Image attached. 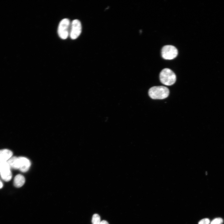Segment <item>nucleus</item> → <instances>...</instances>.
I'll return each mask as SVG.
<instances>
[{
	"mask_svg": "<svg viewBox=\"0 0 224 224\" xmlns=\"http://www.w3.org/2000/svg\"><path fill=\"white\" fill-rule=\"evenodd\" d=\"M169 93V89L163 86L153 87L149 90L148 94L153 99H163L168 97Z\"/></svg>",
	"mask_w": 224,
	"mask_h": 224,
	"instance_id": "nucleus-1",
	"label": "nucleus"
},
{
	"mask_svg": "<svg viewBox=\"0 0 224 224\" xmlns=\"http://www.w3.org/2000/svg\"><path fill=\"white\" fill-rule=\"evenodd\" d=\"M160 79L161 82L167 86L173 85L176 82V74L171 70L168 68L163 69L160 74Z\"/></svg>",
	"mask_w": 224,
	"mask_h": 224,
	"instance_id": "nucleus-2",
	"label": "nucleus"
},
{
	"mask_svg": "<svg viewBox=\"0 0 224 224\" xmlns=\"http://www.w3.org/2000/svg\"><path fill=\"white\" fill-rule=\"evenodd\" d=\"M71 25L69 20L67 18L62 19L59 25L58 32L60 37L62 39H67L70 34Z\"/></svg>",
	"mask_w": 224,
	"mask_h": 224,
	"instance_id": "nucleus-3",
	"label": "nucleus"
},
{
	"mask_svg": "<svg viewBox=\"0 0 224 224\" xmlns=\"http://www.w3.org/2000/svg\"><path fill=\"white\" fill-rule=\"evenodd\" d=\"M178 51L177 49L172 45L164 46L162 50V56L163 58L167 60H173L177 56Z\"/></svg>",
	"mask_w": 224,
	"mask_h": 224,
	"instance_id": "nucleus-4",
	"label": "nucleus"
},
{
	"mask_svg": "<svg viewBox=\"0 0 224 224\" xmlns=\"http://www.w3.org/2000/svg\"><path fill=\"white\" fill-rule=\"evenodd\" d=\"M82 32V25L80 21L77 19L73 21L71 24L70 35L72 39L77 38Z\"/></svg>",
	"mask_w": 224,
	"mask_h": 224,
	"instance_id": "nucleus-5",
	"label": "nucleus"
},
{
	"mask_svg": "<svg viewBox=\"0 0 224 224\" xmlns=\"http://www.w3.org/2000/svg\"><path fill=\"white\" fill-rule=\"evenodd\" d=\"M19 159V168L20 171L26 172L29 170L31 165V162L29 159L27 158L20 157Z\"/></svg>",
	"mask_w": 224,
	"mask_h": 224,
	"instance_id": "nucleus-6",
	"label": "nucleus"
},
{
	"mask_svg": "<svg viewBox=\"0 0 224 224\" xmlns=\"http://www.w3.org/2000/svg\"><path fill=\"white\" fill-rule=\"evenodd\" d=\"M12 151L8 149H3L0 150V162H7L12 157Z\"/></svg>",
	"mask_w": 224,
	"mask_h": 224,
	"instance_id": "nucleus-7",
	"label": "nucleus"
},
{
	"mask_svg": "<svg viewBox=\"0 0 224 224\" xmlns=\"http://www.w3.org/2000/svg\"><path fill=\"white\" fill-rule=\"evenodd\" d=\"M25 180L24 177L22 175L18 174L15 176L14 180V185L17 188L22 187L24 184Z\"/></svg>",
	"mask_w": 224,
	"mask_h": 224,
	"instance_id": "nucleus-8",
	"label": "nucleus"
},
{
	"mask_svg": "<svg viewBox=\"0 0 224 224\" xmlns=\"http://www.w3.org/2000/svg\"><path fill=\"white\" fill-rule=\"evenodd\" d=\"M10 168L17 169L19 168V157H12L7 162Z\"/></svg>",
	"mask_w": 224,
	"mask_h": 224,
	"instance_id": "nucleus-9",
	"label": "nucleus"
},
{
	"mask_svg": "<svg viewBox=\"0 0 224 224\" xmlns=\"http://www.w3.org/2000/svg\"><path fill=\"white\" fill-rule=\"evenodd\" d=\"M1 177L3 180L6 182H9L12 178V174L10 169L8 170L2 172L1 174Z\"/></svg>",
	"mask_w": 224,
	"mask_h": 224,
	"instance_id": "nucleus-10",
	"label": "nucleus"
},
{
	"mask_svg": "<svg viewBox=\"0 0 224 224\" xmlns=\"http://www.w3.org/2000/svg\"><path fill=\"white\" fill-rule=\"evenodd\" d=\"M10 168L7 162H0V174Z\"/></svg>",
	"mask_w": 224,
	"mask_h": 224,
	"instance_id": "nucleus-11",
	"label": "nucleus"
},
{
	"mask_svg": "<svg viewBox=\"0 0 224 224\" xmlns=\"http://www.w3.org/2000/svg\"><path fill=\"white\" fill-rule=\"evenodd\" d=\"M101 219L100 216L98 214H95L93 216L92 219V224H100Z\"/></svg>",
	"mask_w": 224,
	"mask_h": 224,
	"instance_id": "nucleus-12",
	"label": "nucleus"
},
{
	"mask_svg": "<svg viewBox=\"0 0 224 224\" xmlns=\"http://www.w3.org/2000/svg\"><path fill=\"white\" fill-rule=\"evenodd\" d=\"M223 222V220L220 218H217L213 220L210 224H221Z\"/></svg>",
	"mask_w": 224,
	"mask_h": 224,
	"instance_id": "nucleus-13",
	"label": "nucleus"
},
{
	"mask_svg": "<svg viewBox=\"0 0 224 224\" xmlns=\"http://www.w3.org/2000/svg\"><path fill=\"white\" fill-rule=\"evenodd\" d=\"M210 220L208 219H204L201 220L199 222L198 224H209Z\"/></svg>",
	"mask_w": 224,
	"mask_h": 224,
	"instance_id": "nucleus-14",
	"label": "nucleus"
},
{
	"mask_svg": "<svg viewBox=\"0 0 224 224\" xmlns=\"http://www.w3.org/2000/svg\"><path fill=\"white\" fill-rule=\"evenodd\" d=\"M100 224H109L107 221L105 220H103L101 222Z\"/></svg>",
	"mask_w": 224,
	"mask_h": 224,
	"instance_id": "nucleus-15",
	"label": "nucleus"
},
{
	"mask_svg": "<svg viewBox=\"0 0 224 224\" xmlns=\"http://www.w3.org/2000/svg\"><path fill=\"white\" fill-rule=\"evenodd\" d=\"M3 186V184L2 181L0 180V189L2 188Z\"/></svg>",
	"mask_w": 224,
	"mask_h": 224,
	"instance_id": "nucleus-16",
	"label": "nucleus"
}]
</instances>
